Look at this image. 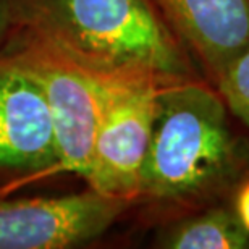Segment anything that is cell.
Returning <instances> with one entry per match:
<instances>
[{
	"mask_svg": "<svg viewBox=\"0 0 249 249\" xmlns=\"http://www.w3.org/2000/svg\"><path fill=\"white\" fill-rule=\"evenodd\" d=\"M15 24L101 76L191 78L180 41L151 0H12Z\"/></svg>",
	"mask_w": 249,
	"mask_h": 249,
	"instance_id": "6da1fadb",
	"label": "cell"
},
{
	"mask_svg": "<svg viewBox=\"0 0 249 249\" xmlns=\"http://www.w3.org/2000/svg\"><path fill=\"white\" fill-rule=\"evenodd\" d=\"M241 154L220 92L193 78L159 88L138 201L188 204L235 180Z\"/></svg>",
	"mask_w": 249,
	"mask_h": 249,
	"instance_id": "7a4b0ae2",
	"label": "cell"
},
{
	"mask_svg": "<svg viewBox=\"0 0 249 249\" xmlns=\"http://www.w3.org/2000/svg\"><path fill=\"white\" fill-rule=\"evenodd\" d=\"M23 36L5 57L37 83L51 112L57 162L44 178L62 173L83 178L91 160L107 76L88 71L26 34Z\"/></svg>",
	"mask_w": 249,
	"mask_h": 249,
	"instance_id": "3957f363",
	"label": "cell"
},
{
	"mask_svg": "<svg viewBox=\"0 0 249 249\" xmlns=\"http://www.w3.org/2000/svg\"><path fill=\"white\" fill-rule=\"evenodd\" d=\"M163 83L151 76L106 78L91 160L83 177L88 188L138 202L156 99Z\"/></svg>",
	"mask_w": 249,
	"mask_h": 249,
	"instance_id": "277c9868",
	"label": "cell"
},
{
	"mask_svg": "<svg viewBox=\"0 0 249 249\" xmlns=\"http://www.w3.org/2000/svg\"><path fill=\"white\" fill-rule=\"evenodd\" d=\"M134 204L88 188L57 197L0 201V249H68L96 240Z\"/></svg>",
	"mask_w": 249,
	"mask_h": 249,
	"instance_id": "5b68a950",
	"label": "cell"
},
{
	"mask_svg": "<svg viewBox=\"0 0 249 249\" xmlns=\"http://www.w3.org/2000/svg\"><path fill=\"white\" fill-rule=\"evenodd\" d=\"M57 162L55 133L46 97L10 58H0V170L42 180Z\"/></svg>",
	"mask_w": 249,
	"mask_h": 249,
	"instance_id": "8992f818",
	"label": "cell"
},
{
	"mask_svg": "<svg viewBox=\"0 0 249 249\" xmlns=\"http://www.w3.org/2000/svg\"><path fill=\"white\" fill-rule=\"evenodd\" d=\"M213 83L249 51V0H151Z\"/></svg>",
	"mask_w": 249,
	"mask_h": 249,
	"instance_id": "52a82bcc",
	"label": "cell"
},
{
	"mask_svg": "<svg viewBox=\"0 0 249 249\" xmlns=\"http://www.w3.org/2000/svg\"><path fill=\"white\" fill-rule=\"evenodd\" d=\"M159 248L167 249H246L249 231L235 211L212 207L201 213L173 222L157 238Z\"/></svg>",
	"mask_w": 249,
	"mask_h": 249,
	"instance_id": "ba28073f",
	"label": "cell"
},
{
	"mask_svg": "<svg viewBox=\"0 0 249 249\" xmlns=\"http://www.w3.org/2000/svg\"><path fill=\"white\" fill-rule=\"evenodd\" d=\"M217 91L225 101L228 112L249 128V51L228 67L217 83Z\"/></svg>",
	"mask_w": 249,
	"mask_h": 249,
	"instance_id": "9c48e42d",
	"label": "cell"
},
{
	"mask_svg": "<svg viewBox=\"0 0 249 249\" xmlns=\"http://www.w3.org/2000/svg\"><path fill=\"white\" fill-rule=\"evenodd\" d=\"M235 213L241 225L249 231V181L245 183L235 197Z\"/></svg>",
	"mask_w": 249,
	"mask_h": 249,
	"instance_id": "30bf717a",
	"label": "cell"
},
{
	"mask_svg": "<svg viewBox=\"0 0 249 249\" xmlns=\"http://www.w3.org/2000/svg\"><path fill=\"white\" fill-rule=\"evenodd\" d=\"M15 24L12 0H0V44Z\"/></svg>",
	"mask_w": 249,
	"mask_h": 249,
	"instance_id": "8fae6325",
	"label": "cell"
}]
</instances>
